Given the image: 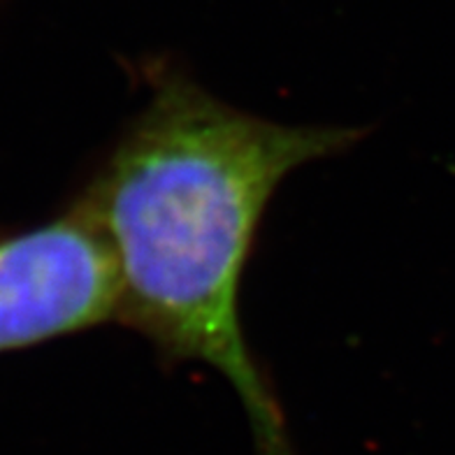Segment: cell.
<instances>
[{
  "mask_svg": "<svg viewBox=\"0 0 455 455\" xmlns=\"http://www.w3.org/2000/svg\"><path fill=\"white\" fill-rule=\"evenodd\" d=\"M147 79L142 109L72 198L114 253L119 321L165 363L221 371L251 420L258 455H293L279 397L246 344L242 276L282 181L351 149L365 131L276 124L170 66Z\"/></svg>",
  "mask_w": 455,
  "mask_h": 455,
  "instance_id": "obj_1",
  "label": "cell"
},
{
  "mask_svg": "<svg viewBox=\"0 0 455 455\" xmlns=\"http://www.w3.org/2000/svg\"><path fill=\"white\" fill-rule=\"evenodd\" d=\"M121 276L75 200L36 226L0 230V355L119 321Z\"/></svg>",
  "mask_w": 455,
  "mask_h": 455,
  "instance_id": "obj_2",
  "label": "cell"
}]
</instances>
